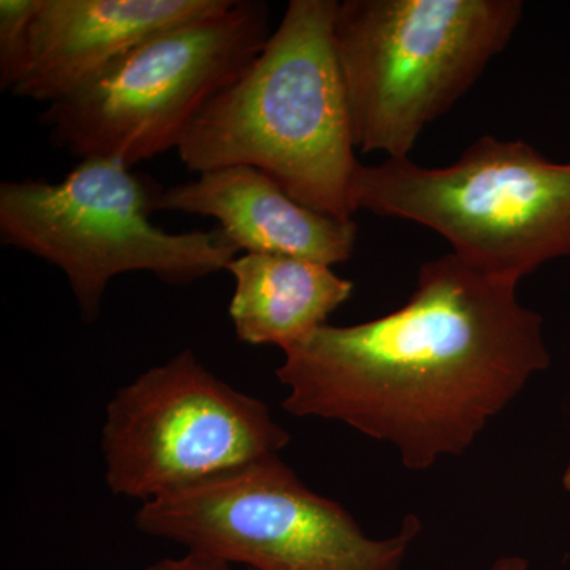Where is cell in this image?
Masks as SVG:
<instances>
[{
    "label": "cell",
    "mask_w": 570,
    "mask_h": 570,
    "mask_svg": "<svg viewBox=\"0 0 570 570\" xmlns=\"http://www.w3.org/2000/svg\"><path fill=\"white\" fill-rule=\"evenodd\" d=\"M562 485H564V490L570 494V460L564 469V474H562Z\"/></svg>",
    "instance_id": "obj_15"
},
{
    "label": "cell",
    "mask_w": 570,
    "mask_h": 570,
    "mask_svg": "<svg viewBox=\"0 0 570 570\" xmlns=\"http://www.w3.org/2000/svg\"><path fill=\"white\" fill-rule=\"evenodd\" d=\"M227 272L235 279L228 314L236 337L283 352L326 325L354 294V283L332 266L288 255H238Z\"/></svg>",
    "instance_id": "obj_11"
},
{
    "label": "cell",
    "mask_w": 570,
    "mask_h": 570,
    "mask_svg": "<svg viewBox=\"0 0 570 570\" xmlns=\"http://www.w3.org/2000/svg\"><path fill=\"white\" fill-rule=\"evenodd\" d=\"M288 442L264 401L225 384L184 348L111 397L105 480L116 497L149 502L279 455Z\"/></svg>",
    "instance_id": "obj_8"
},
{
    "label": "cell",
    "mask_w": 570,
    "mask_h": 570,
    "mask_svg": "<svg viewBox=\"0 0 570 570\" xmlns=\"http://www.w3.org/2000/svg\"><path fill=\"white\" fill-rule=\"evenodd\" d=\"M489 570H528V561L524 558L510 554V557L499 558Z\"/></svg>",
    "instance_id": "obj_14"
},
{
    "label": "cell",
    "mask_w": 570,
    "mask_h": 570,
    "mask_svg": "<svg viewBox=\"0 0 570 570\" xmlns=\"http://www.w3.org/2000/svg\"><path fill=\"white\" fill-rule=\"evenodd\" d=\"M235 0H40L13 96L56 104L156 33L213 17Z\"/></svg>",
    "instance_id": "obj_9"
},
{
    "label": "cell",
    "mask_w": 570,
    "mask_h": 570,
    "mask_svg": "<svg viewBox=\"0 0 570 570\" xmlns=\"http://www.w3.org/2000/svg\"><path fill=\"white\" fill-rule=\"evenodd\" d=\"M336 0H291L262 51L194 119L178 154L195 174L246 165L298 204L354 216L351 112L337 62Z\"/></svg>",
    "instance_id": "obj_2"
},
{
    "label": "cell",
    "mask_w": 570,
    "mask_h": 570,
    "mask_svg": "<svg viewBox=\"0 0 570 570\" xmlns=\"http://www.w3.org/2000/svg\"><path fill=\"white\" fill-rule=\"evenodd\" d=\"M145 570H232V564L219 560V558L209 557L200 551H189L181 558H168L149 566Z\"/></svg>",
    "instance_id": "obj_13"
},
{
    "label": "cell",
    "mask_w": 570,
    "mask_h": 570,
    "mask_svg": "<svg viewBox=\"0 0 570 570\" xmlns=\"http://www.w3.org/2000/svg\"><path fill=\"white\" fill-rule=\"evenodd\" d=\"M517 288L452 253L425 262L406 305L284 352L283 407L387 442L411 471L463 455L551 363Z\"/></svg>",
    "instance_id": "obj_1"
},
{
    "label": "cell",
    "mask_w": 570,
    "mask_h": 570,
    "mask_svg": "<svg viewBox=\"0 0 570 570\" xmlns=\"http://www.w3.org/2000/svg\"><path fill=\"white\" fill-rule=\"evenodd\" d=\"M135 524L247 570H401L422 531L419 517L409 515L392 538H367L343 505L307 489L279 455L142 502Z\"/></svg>",
    "instance_id": "obj_7"
},
{
    "label": "cell",
    "mask_w": 570,
    "mask_h": 570,
    "mask_svg": "<svg viewBox=\"0 0 570 570\" xmlns=\"http://www.w3.org/2000/svg\"><path fill=\"white\" fill-rule=\"evenodd\" d=\"M164 187L119 160L85 159L62 181L0 184L2 245L66 275L86 324L99 318L108 284L151 273L189 285L227 272L238 257L220 228L170 234L153 224Z\"/></svg>",
    "instance_id": "obj_5"
},
{
    "label": "cell",
    "mask_w": 570,
    "mask_h": 570,
    "mask_svg": "<svg viewBox=\"0 0 570 570\" xmlns=\"http://www.w3.org/2000/svg\"><path fill=\"white\" fill-rule=\"evenodd\" d=\"M40 0L0 2V88L13 91L28 63L32 24Z\"/></svg>",
    "instance_id": "obj_12"
},
{
    "label": "cell",
    "mask_w": 570,
    "mask_h": 570,
    "mask_svg": "<svg viewBox=\"0 0 570 570\" xmlns=\"http://www.w3.org/2000/svg\"><path fill=\"white\" fill-rule=\"evenodd\" d=\"M159 212L213 217L239 253L288 255L328 266L351 261L358 236L354 220L298 204L275 179L246 165L167 187Z\"/></svg>",
    "instance_id": "obj_10"
},
{
    "label": "cell",
    "mask_w": 570,
    "mask_h": 570,
    "mask_svg": "<svg viewBox=\"0 0 570 570\" xmlns=\"http://www.w3.org/2000/svg\"><path fill=\"white\" fill-rule=\"evenodd\" d=\"M269 7L230 9L156 33L40 116L56 148L127 167L178 149L194 119L265 47Z\"/></svg>",
    "instance_id": "obj_6"
},
{
    "label": "cell",
    "mask_w": 570,
    "mask_h": 570,
    "mask_svg": "<svg viewBox=\"0 0 570 570\" xmlns=\"http://www.w3.org/2000/svg\"><path fill=\"white\" fill-rule=\"evenodd\" d=\"M520 0H344L333 37L358 151L409 159L505 50Z\"/></svg>",
    "instance_id": "obj_3"
},
{
    "label": "cell",
    "mask_w": 570,
    "mask_h": 570,
    "mask_svg": "<svg viewBox=\"0 0 570 570\" xmlns=\"http://www.w3.org/2000/svg\"><path fill=\"white\" fill-rule=\"evenodd\" d=\"M352 205L423 225L464 264L517 284L570 257V163H553L530 142L483 135L449 167L411 157L360 164Z\"/></svg>",
    "instance_id": "obj_4"
}]
</instances>
